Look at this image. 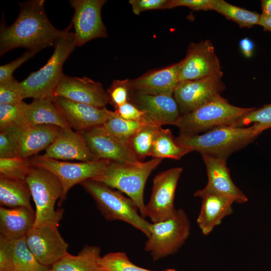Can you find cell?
I'll use <instances>...</instances> for the list:
<instances>
[{
  "label": "cell",
  "instance_id": "cell-26",
  "mask_svg": "<svg viewBox=\"0 0 271 271\" xmlns=\"http://www.w3.org/2000/svg\"><path fill=\"white\" fill-rule=\"evenodd\" d=\"M100 251L97 246L85 245L77 255L68 253L51 268L54 271H102Z\"/></svg>",
  "mask_w": 271,
  "mask_h": 271
},
{
  "label": "cell",
  "instance_id": "cell-45",
  "mask_svg": "<svg viewBox=\"0 0 271 271\" xmlns=\"http://www.w3.org/2000/svg\"><path fill=\"white\" fill-rule=\"evenodd\" d=\"M241 51L246 57L249 58L253 54L254 47L253 42L249 38L242 39L239 43Z\"/></svg>",
  "mask_w": 271,
  "mask_h": 271
},
{
  "label": "cell",
  "instance_id": "cell-33",
  "mask_svg": "<svg viewBox=\"0 0 271 271\" xmlns=\"http://www.w3.org/2000/svg\"><path fill=\"white\" fill-rule=\"evenodd\" d=\"M32 166L27 158H0V177L26 180Z\"/></svg>",
  "mask_w": 271,
  "mask_h": 271
},
{
  "label": "cell",
  "instance_id": "cell-8",
  "mask_svg": "<svg viewBox=\"0 0 271 271\" xmlns=\"http://www.w3.org/2000/svg\"><path fill=\"white\" fill-rule=\"evenodd\" d=\"M190 233V223L182 209H176L170 218L152 223L145 250L150 253L154 261L176 253Z\"/></svg>",
  "mask_w": 271,
  "mask_h": 271
},
{
  "label": "cell",
  "instance_id": "cell-25",
  "mask_svg": "<svg viewBox=\"0 0 271 271\" xmlns=\"http://www.w3.org/2000/svg\"><path fill=\"white\" fill-rule=\"evenodd\" d=\"M21 106L29 125L47 124L61 128L71 127L51 97L34 99L30 103L23 101Z\"/></svg>",
  "mask_w": 271,
  "mask_h": 271
},
{
  "label": "cell",
  "instance_id": "cell-47",
  "mask_svg": "<svg viewBox=\"0 0 271 271\" xmlns=\"http://www.w3.org/2000/svg\"><path fill=\"white\" fill-rule=\"evenodd\" d=\"M258 25L262 27L264 31L271 33V17H266L261 14Z\"/></svg>",
  "mask_w": 271,
  "mask_h": 271
},
{
  "label": "cell",
  "instance_id": "cell-28",
  "mask_svg": "<svg viewBox=\"0 0 271 271\" xmlns=\"http://www.w3.org/2000/svg\"><path fill=\"white\" fill-rule=\"evenodd\" d=\"M190 152L188 149L176 142L170 129L161 127L155 138L150 156L162 160L165 158L180 160Z\"/></svg>",
  "mask_w": 271,
  "mask_h": 271
},
{
  "label": "cell",
  "instance_id": "cell-49",
  "mask_svg": "<svg viewBox=\"0 0 271 271\" xmlns=\"http://www.w3.org/2000/svg\"><path fill=\"white\" fill-rule=\"evenodd\" d=\"M45 271H54V270L52 269V268H49V269H47Z\"/></svg>",
  "mask_w": 271,
  "mask_h": 271
},
{
  "label": "cell",
  "instance_id": "cell-17",
  "mask_svg": "<svg viewBox=\"0 0 271 271\" xmlns=\"http://www.w3.org/2000/svg\"><path fill=\"white\" fill-rule=\"evenodd\" d=\"M54 97L98 107H106L109 103L107 91L101 84L87 77L80 78L64 74L54 90Z\"/></svg>",
  "mask_w": 271,
  "mask_h": 271
},
{
  "label": "cell",
  "instance_id": "cell-41",
  "mask_svg": "<svg viewBox=\"0 0 271 271\" xmlns=\"http://www.w3.org/2000/svg\"><path fill=\"white\" fill-rule=\"evenodd\" d=\"M213 0H169L165 9L186 7L195 11L212 10Z\"/></svg>",
  "mask_w": 271,
  "mask_h": 271
},
{
  "label": "cell",
  "instance_id": "cell-10",
  "mask_svg": "<svg viewBox=\"0 0 271 271\" xmlns=\"http://www.w3.org/2000/svg\"><path fill=\"white\" fill-rule=\"evenodd\" d=\"M183 171L181 167H175L156 175L153 180L150 200L146 205L143 217H148L152 223L172 217L176 209L174 198L178 180Z\"/></svg>",
  "mask_w": 271,
  "mask_h": 271
},
{
  "label": "cell",
  "instance_id": "cell-27",
  "mask_svg": "<svg viewBox=\"0 0 271 271\" xmlns=\"http://www.w3.org/2000/svg\"><path fill=\"white\" fill-rule=\"evenodd\" d=\"M31 197V193L26 180L0 177V204L3 207L32 208Z\"/></svg>",
  "mask_w": 271,
  "mask_h": 271
},
{
  "label": "cell",
  "instance_id": "cell-46",
  "mask_svg": "<svg viewBox=\"0 0 271 271\" xmlns=\"http://www.w3.org/2000/svg\"><path fill=\"white\" fill-rule=\"evenodd\" d=\"M260 7L262 10L261 15L271 17V0L260 1Z\"/></svg>",
  "mask_w": 271,
  "mask_h": 271
},
{
  "label": "cell",
  "instance_id": "cell-36",
  "mask_svg": "<svg viewBox=\"0 0 271 271\" xmlns=\"http://www.w3.org/2000/svg\"><path fill=\"white\" fill-rule=\"evenodd\" d=\"M22 102L17 104H0V130L28 124Z\"/></svg>",
  "mask_w": 271,
  "mask_h": 271
},
{
  "label": "cell",
  "instance_id": "cell-20",
  "mask_svg": "<svg viewBox=\"0 0 271 271\" xmlns=\"http://www.w3.org/2000/svg\"><path fill=\"white\" fill-rule=\"evenodd\" d=\"M182 60L162 69L149 71L133 79H126L131 92L153 95L173 96L179 82V76Z\"/></svg>",
  "mask_w": 271,
  "mask_h": 271
},
{
  "label": "cell",
  "instance_id": "cell-37",
  "mask_svg": "<svg viewBox=\"0 0 271 271\" xmlns=\"http://www.w3.org/2000/svg\"><path fill=\"white\" fill-rule=\"evenodd\" d=\"M20 82L14 77L0 83V104H17L23 101Z\"/></svg>",
  "mask_w": 271,
  "mask_h": 271
},
{
  "label": "cell",
  "instance_id": "cell-24",
  "mask_svg": "<svg viewBox=\"0 0 271 271\" xmlns=\"http://www.w3.org/2000/svg\"><path fill=\"white\" fill-rule=\"evenodd\" d=\"M200 198L202 201L197 223L203 234L207 235L224 217L233 212L234 201L228 197L216 194H205Z\"/></svg>",
  "mask_w": 271,
  "mask_h": 271
},
{
  "label": "cell",
  "instance_id": "cell-42",
  "mask_svg": "<svg viewBox=\"0 0 271 271\" xmlns=\"http://www.w3.org/2000/svg\"><path fill=\"white\" fill-rule=\"evenodd\" d=\"M169 0H129L132 12L137 15L152 10L165 9Z\"/></svg>",
  "mask_w": 271,
  "mask_h": 271
},
{
  "label": "cell",
  "instance_id": "cell-32",
  "mask_svg": "<svg viewBox=\"0 0 271 271\" xmlns=\"http://www.w3.org/2000/svg\"><path fill=\"white\" fill-rule=\"evenodd\" d=\"M148 123L145 118L141 120H126L115 112L102 126L114 137L128 145L131 137Z\"/></svg>",
  "mask_w": 271,
  "mask_h": 271
},
{
  "label": "cell",
  "instance_id": "cell-43",
  "mask_svg": "<svg viewBox=\"0 0 271 271\" xmlns=\"http://www.w3.org/2000/svg\"><path fill=\"white\" fill-rule=\"evenodd\" d=\"M114 111L120 117L129 120H141L144 118L145 114L129 101L115 107Z\"/></svg>",
  "mask_w": 271,
  "mask_h": 271
},
{
  "label": "cell",
  "instance_id": "cell-4",
  "mask_svg": "<svg viewBox=\"0 0 271 271\" xmlns=\"http://www.w3.org/2000/svg\"><path fill=\"white\" fill-rule=\"evenodd\" d=\"M255 108L232 105L220 95L182 114L175 125L180 134H198L220 126H232Z\"/></svg>",
  "mask_w": 271,
  "mask_h": 271
},
{
  "label": "cell",
  "instance_id": "cell-39",
  "mask_svg": "<svg viewBox=\"0 0 271 271\" xmlns=\"http://www.w3.org/2000/svg\"><path fill=\"white\" fill-rule=\"evenodd\" d=\"M19 156L17 140L7 129L0 130V158H10Z\"/></svg>",
  "mask_w": 271,
  "mask_h": 271
},
{
  "label": "cell",
  "instance_id": "cell-14",
  "mask_svg": "<svg viewBox=\"0 0 271 271\" xmlns=\"http://www.w3.org/2000/svg\"><path fill=\"white\" fill-rule=\"evenodd\" d=\"M96 160L120 163L140 161L128 145L108 131L102 125L79 131Z\"/></svg>",
  "mask_w": 271,
  "mask_h": 271
},
{
  "label": "cell",
  "instance_id": "cell-16",
  "mask_svg": "<svg viewBox=\"0 0 271 271\" xmlns=\"http://www.w3.org/2000/svg\"><path fill=\"white\" fill-rule=\"evenodd\" d=\"M201 156L206 168L208 181L204 188L194 193L195 197L200 198L205 194H216L228 197L234 202L240 204L248 201L231 179L226 160L205 154Z\"/></svg>",
  "mask_w": 271,
  "mask_h": 271
},
{
  "label": "cell",
  "instance_id": "cell-34",
  "mask_svg": "<svg viewBox=\"0 0 271 271\" xmlns=\"http://www.w3.org/2000/svg\"><path fill=\"white\" fill-rule=\"evenodd\" d=\"M252 123V126L259 133L271 128V103L260 108H256L231 126L245 127Z\"/></svg>",
  "mask_w": 271,
  "mask_h": 271
},
{
  "label": "cell",
  "instance_id": "cell-3",
  "mask_svg": "<svg viewBox=\"0 0 271 271\" xmlns=\"http://www.w3.org/2000/svg\"><path fill=\"white\" fill-rule=\"evenodd\" d=\"M71 23L66 33L53 46L54 52L46 64L20 82L24 99L53 97L55 89L64 74L63 64L76 47Z\"/></svg>",
  "mask_w": 271,
  "mask_h": 271
},
{
  "label": "cell",
  "instance_id": "cell-23",
  "mask_svg": "<svg viewBox=\"0 0 271 271\" xmlns=\"http://www.w3.org/2000/svg\"><path fill=\"white\" fill-rule=\"evenodd\" d=\"M35 211L32 208L0 207L1 235L10 240L25 237L34 227Z\"/></svg>",
  "mask_w": 271,
  "mask_h": 271
},
{
  "label": "cell",
  "instance_id": "cell-19",
  "mask_svg": "<svg viewBox=\"0 0 271 271\" xmlns=\"http://www.w3.org/2000/svg\"><path fill=\"white\" fill-rule=\"evenodd\" d=\"M71 128L80 131L103 124L115 114L106 107H98L60 97H52Z\"/></svg>",
  "mask_w": 271,
  "mask_h": 271
},
{
  "label": "cell",
  "instance_id": "cell-18",
  "mask_svg": "<svg viewBox=\"0 0 271 271\" xmlns=\"http://www.w3.org/2000/svg\"><path fill=\"white\" fill-rule=\"evenodd\" d=\"M145 114L150 123L161 126L176 124L182 114L173 96L153 95L130 91L129 100Z\"/></svg>",
  "mask_w": 271,
  "mask_h": 271
},
{
  "label": "cell",
  "instance_id": "cell-5",
  "mask_svg": "<svg viewBox=\"0 0 271 271\" xmlns=\"http://www.w3.org/2000/svg\"><path fill=\"white\" fill-rule=\"evenodd\" d=\"M162 161V159L157 158L135 163L111 161L101 174L92 179L125 193L136 203L143 216L146 206L144 192L147 180Z\"/></svg>",
  "mask_w": 271,
  "mask_h": 271
},
{
  "label": "cell",
  "instance_id": "cell-6",
  "mask_svg": "<svg viewBox=\"0 0 271 271\" xmlns=\"http://www.w3.org/2000/svg\"><path fill=\"white\" fill-rule=\"evenodd\" d=\"M80 184L93 198L106 220L125 222L140 230L147 237L150 236L152 223L139 215L138 206L129 197L92 179Z\"/></svg>",
  "mask_w": 271,
  "mask_h": 271
},
{
  "label": "cell",
  "instance_id": "cell-44",
  "mask_svg": "<svg viewBox=\"0 0 271 271\" xmlns=\"http://www.w3.org/2000/svg\"><path fill=\"white\" fill-rule=\"evenodd\" d=\"M11 240L0 235V271H14L11 258Z\"/></svg>",
  "mask_w": 271,
  "mask_h": 271
},
{
  "label": "cell",
  "instance_id": "cell-48",
  "mask_svg": "<svg viewBox=\"0 0 271 271\" xmlns=\"http://www.w3.org/2000/svg\"><path fill=\"white\" fill-rule=\"evenodd\" d=\"M164 271H177V270L174 269H168Z\"/></svg>",
  "mask_w": 271,
  "mask_h": 271
},
{
  "label": "cell",
  "instance_id": "cell-40",
  "mask_svg": "<svg viewBox=\"0 0 271 271\" xmlns=\"http://www.w3.org/2000/svg\"><path fill=\"white\" fill-rule=\"evenodd\" d=\"M36 53L27 51L14 61L0 66V83L9 80L14 77V71L23 64L32 58Z\"/></svg>",
  "mask_w": 271,
  "mask_h": 271
},
{
  "label": "cell",
  "instance_id": "cell-1",
  "mask_svg": "<svg viewBox=\"0 0 271 271\" xmlns=\"http://www.w3.org/2000/svg\"><path fill=\"white\" fill-rule=\"evenodd\" d=\"M44 0L19 3L20 12L15 22L7 26L2 22L0 29V55L18 48L37 53L54 46L67 32L57 29L49 20Z\"/></svg>",
  "mask_w": 271,
  "mask_h": 271
},
{
  "label": "cell",
  "instance_id": "cell-9",
  "mask_svg": "<svg viewBox=\"0 0 271 271\" xmlns=\"http://www.w3.org/2000/svg\"><path fill=\"white\" fill-rule=\"evenodd\" d=\"M32 166L45 169L53 173L60 181L63 193L59 200L60 206L66 199L68 191L74 185L92 179L101 174L111 162L98 160L90 162H68L36 156L30 159Z\"/></svg>",
  "mask_w": 271,
  "mask_h": 271
},
{
  "label": "cell",
  "instance_id": "cell-30",
  "mask_svg": "<svg viewBox=\"0 0 271 271\" xmlns=\"http://www.w3.org/2000/svg\"><path fill=\"white\" fill-rule=\"evenodd\" d=\"M212 10L237 23L240 28L258 25L261 14L231 5L224 0H213Z\"/></svg>",
  "mask_w": 271,
  "mask_h": 271
},
{
  "label": "cell",
  "instance_id": "cell-21",
  "mask_svg": "<svg viewBox=\"0 0 271 271\" xmlns=\"http://www.w3.org/2000/svg\"><path fill=\"white\" fill-rule=\"evenodd\" d=\"M6 129L12 133L17 141L19 156L28 158L46 150L58 136L62 128L53 125L26 124Z\"/></svg>",
  "mask_w": 271,
  "mask_h": 271
},
{
  "label": "cell",
  "instance_id": "cell-22",
  "mask_svg": "<svg viewBox=\"0 0 271 271\" xmlns=\"http://www.w3.org/2000/svg\"><path fill=\"white\" fill-rule=\"evenodd\" d=\"M42 156L58 160H97L90 151L81 133L73 131L71 127L62 128L58 136Z\"/></svg>",
  "mask_w": 271,
  "mask_h": 271
},
{
  "label": "cell",
  "instance_id": "cell-15",
  "mask_svg": "<svg viewBox=\"0 0 271 271\" xmlns=\"http://www.w3.org/2000/svg\"><path fill=\"white\" fill-rule=\"evenodd\" d=\"M25 239L35 257L45 266H52L68 253V243L61 235L57 226L33 227Z\"/></svg>",
  "mask_w": 271,
  "mask_h": 271
},
{
  "label": "cell",
  "instance_id": "cell-38",
  "mask_svg": "<svg viewBox=\"0 0 271 271\" xmlns=\"http://www.w3.org/2000/svg\"><path fill=\"white\" fill-rule=\"evenodd\" d=\"M109 103L114 108L120 106L129 100L130 91L126 79L114 80L107 91Z\"/></svg>",
  "mask_w": 271,
  "mask_h": 271
},
{
  "label": "cell",
  "instance_id": "cell-12",
  "mask_svg": "<svg viewBox=\"0 0 271 271\" xmlns=\"http://www.w3.org/2000/svg\"><path fill=\"white\" fill-rule=\"evenodd\" d=\"M222 76L215 75L179 82L173 96L182 115L189 113L220 96L225 89V85L222 80Z\"/></svg>",
  "mask_w": 271,
  "mask_h": 271
},
{
  "label": "cell",
  "instance_id": "cell-11",
  "mask_svg": "<svg viewBox=\"0 0 271 271\" xmlns=\"http://www.w3.org/2000/svg\"><path fill=\"white\" fill-rule=\"evenodd\" d=\"M106 0H71L74 9L71 24L73 27L77 47L98 38L107 37V30L103 23L101 11Z\"/></svg>",
  "mask_w": 271,
  "mask_h": 271
},
{
  "label": "cell",
  "instance_id": "cell-31",
  "mask_svg": "<svg viewBox=\"0 0 271 271\" xmlns=\"http://www.w3.org/2000/svg\"><path fill=\"white\" fill-rule=\"evenodd\" d=\"M161 127L148 123L129 139L128 145L140 161L143 162L147 157L150 156L155 138Z\"/></svg>",
  "mask_w": 271,
  "mask_h": 271
},
{
  "label": "cell",
  "instance_id": "cell-2",
  "mask_svg": "<svg viewBox=\"0 0 271 271\" xmlns=\"http://www.w3.org/2000/svg\"><path fill=\"white\" fill-rule=\"evenodd\" d=\"M259 134L252 125L241 127L223 126L202 134H179L175 140L191 152L227 160L231 154L252 143Z\"/></svg>",
  "mask_w": 271,
  "mask_h": 271
},
{
  "label": "cell",
  "instance_id": "cell-13",
  "mask_svg": "<svg viewBox=\"0 0 271 271\" xmlns=\"http://www.w3.org/2000/svg\"><path fill=\"white\" fill-rule=\"evenodd\" d=\"M215 75H223V72L211 41L207 39L198 43H191L186 57L182 60L179 82Z\"/></svg>",
  "mask_w": 271,
  "mask_h": 271
},
{
  "label": "cell",
  "instance_id": "cell-35",
  "mask_svg": "<svg viewBox=\"0 0 271 271\" xmlns=\"http://www.w3.org/2000/svg\"><path fill=\"white\" fill-rule=\"evenodd\" d=\"M102 271H152L133 263L124 252H109L101 256Z\"/></svg>",
  "mask_w": 271,
  "mask_h": 271
},
{
  "label": "cell",
  "instance_id": "cell-7",
  "mask_svg": "<svg viewBox=\"0 0 271 271\" xmlns=\"http://www.w3.org/2000/svg\"><path fill=\"white\" fill-rule=\"evenodd\" d=\"M26 181L36 207L34 227L58 226L63 214L62 209L55 207L63 193L59 179L47 170L32 166Z\"/></svg>",
  "mask_w": 271,
  "mask_h": 271
},
{
  "label": "cell",
  "instance_id": "cell-29",
  "mask_svg": "<svg viewBox=\"0 0 271 271\" xmlns=\"http://www.w3.org/2000/svg\"><path fill=\"white\" fill-rule=\"evenodd\" d=\"M10 252L14 271H45L49 268L36 259L29 249L25 237L11 240Z\"/></svg>",
  "mask_w": 271,
  "mask_h": 271
}]
</instances>
